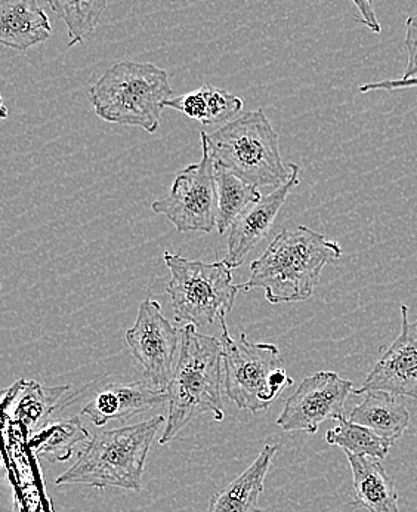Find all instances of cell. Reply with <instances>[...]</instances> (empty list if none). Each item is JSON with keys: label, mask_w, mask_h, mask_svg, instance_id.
<instances>
[{"label": "cell", "mask_w": 417, "mask_h": 512, "mask_svg": "<svg viewBox=\"0 0 417 512\" xmlns=\"http://www.w3.org/2000/svg\"><path fill=\"white\" fill-rule=\"evenodd\" d=\"M14 512H21L20 505H15V511Z\"/></svg>", "instance_id": "obj_27"}, {"label": "cell", "mask_w": 417, "mask_h": 512, "mask_svg": "<svg viewBox=\"0 0 417 512\" xmlns=\"http://www.w3.org/2000/svg\"><path fill=\"white\" fill-rule=\"evenodd\" d=\"M79 394L80 391L71 385L45 387L36 381L20 379L3 393V412L6 418L9 416L12 421L23 425L33 437L49 424L55 413L66 409Z\"/></svg>", "instance_id": "obj_13"}, {"label": "cell", "mask_w": 417, "mask_h": 512, "mask_svg": "<svg viewBox=\"0 0 417 512\" xmlns=\"http://www.w3.org/2000/svg\"><path fill=\"white\" fill-rule=\"evenodd\" d=\"M358 11V20L363 26H366L370 32L375 35H381L382 26L379 23L378 15L373 8V0H351Z\"/></svg>", "instance_id": "obj_25"}, {"label": "cell", "mask_w": 417, "mask_h": 512, "mask_svg": "<svg viewBox=\"0 0 417 512\" xmlns=\"http://www.w3.org/2000/svg\"><path fill=\"white\" fill-rule=\"evenodd\" d=\"M126 342L144 367V378L168 391L174 378L181 332L163 316L159 302L147 298L139 304L137 322L126 332Z\"/></svg>", "instance_id": "obj_10"}, {"label": "cell", "mask_w": 417, "mask_h": 512, "mask_svg": "<svg viewBox=\"0 0 417 512\" xmlns=\"http://www.w3.org/2000/svg\"><path fill=\"white\" fill-rule=\"evenodd\" d=\"M52 35L51 21L37 0H0V43L26 52Z\"/></svg>", "instance_id": "obj_15"}, {"label": "cell", "mask_w": 417, "mask_h": 512, "mask_svg": "<svg viewBox=\"0 0 417 512\" xmlns=\"http://www.w3.org/2000/svg\"><path fill=\"white\" fill-rule=\"evenodd\" d=\"M276 453V444H265L250 467L210 498L206 512H259L258 501Z\"/></svg>", "instance_id": "obj_16"}, {"label": "cell", "mask_w": 417, "mask_h": 512, "mask_svg": "<svg viewBox=\"0 0 417 512\" xmlns=\"http://www.w3.org/2000/svg\"><path fill=\"white\" fill-rule=\"evenodd\" d=\"M352 471L355 507L369 512H400L394 480L379 459L345 453Z\"/></svg>", "instance_id": "obj_17"}, {"label": "cell", "mask_w": 417, "mask_h": 512, "mask_svg": "<svg viewBox=\"0 0 417 512\" xmlns=\"http://www.w3.org/2000/svg\"><path fill=\"white\" fill-rule=\"evenodd\" d=\"M216 188H218V218L216 228L219 234H225L233 227L237 218L252 203L261 199V193L255 185L247 184L242 178L215 163Z\"/></svg>", "instance_id": "obj_20"}, {"label": "cell", "mask_w": 417, "mask_h": 512, "mask_svg": "<svg viewBox=\"0 0 417 512\" xmlns=\"http://www.w3.org/2000/svg\"><path fill=\"white\" fill-rule=\"evenodd\" d=\"M417 88V77L412 79H388L382 80V82L366 83V85L360 86L358 91L361 94H367L372 91H403V89Z\"/></svg>", "instance_id": "obj_26"}, {"label": "cell", "mask_w": 417, "mask_h": 512, "mask_svg": "<svg viewBox=\"0 0 417 512\" xmlns=\"http://www.w3.org/2000/svg\"><path fill=\"white\" fill-rule=\"evenodd\" d=\"M222 369L221 339L200 333L196 326H184L174 378L168 388L169 412L160 444L171 443L182 428L205 413H212L216 422L224 421Z\"/></svg>", "instance_id": "obj_2"}, {"label": "cell", "mask_w": 417, "mask_h": 512, "mask_svg": "<svg viewBox=\"0 0 417 512\" xmlns=\"http://www.w3.org/2000/svg\"><path fill=\"white\" fill-rule=\"evenodd\" d=\"M172 94L165 69L151 63L120 61L95 82L89 97L95 114L105 122L137 126L154 134Z\"/></svg>", "instance_id": "obj_4"}, {"label": "cell", "mask_w": 417, "mask_h": 512, "mask_svg": "<svg viewBox=\"0 0 417 512\" xmlns=\"http://www.w3.org/2000/svg\"><path fill=\"white\" fill-rule=\"evenodd\" d=\"M92 437L83 427L79 416L49 422L30 439V447L37 458L51 464L67 462L73 456L74 447L79 443H88Z\"/></svg>", "instance_id": "obj_19"}, {"label": "cell", "mask_w": 417, "mask_h": 512, "mask_svg": "<svg viewBox=\"0 0 417 512\" xmlns=\"http://www.w3.org/2000/svg\"><path fill=\"white\" fill-rule=\"evenodd\" d=\"M289 168V180L274 188L267 196H262L258 202L252 203L230 228L224 261L233 270L240 267L246 256L268 236L290 191L298 187L299 166L289 163Z\"/></svg>", "instance_id": "obj_12"}, {"label": "cell", "mask_w": 417, "mask_h": 512, "mask_svg": "<svg viewBox=\"0 0 417 512\" xmlns=\"http://www.w3.org/2000/svg\"><path fill=\"white\" fill-rule=\"evenodd\" d=\"M165 262L171 270L166 293L172 301L175 320L197 330H215L227 326L240 286L234 285L233 268L225 261H190L166 252Z\"/></svg>", "instance_id": "obj_6"}, {"label": "cell", "mask_w": 417, "mask_h": 512, "mask_svg": "<svg viewBox=\"0 0 417 512\" xmlns=\"http://www.w3.org/2000/svg\"><path fill=\"white\" fill-rule=\"evenodd\" d=\"M338 422V427L327 431L326 441L330 446L341 447L345 453L382 461L394 446L391 441L383 439L369 427L355 424L351 419L342 418Z\"/></svg>", "instance_id": "obj_22"}, {"label": "cell", "mask_w": 417, "mask_h": 512, "mask_svg": "<svg viewBox=\"0 0 417 512\" xmlns=\"http://www.w3.org/2000/svg\"><path fill=\"white\" fill-rule=\"evenodd\" d=\"M45 2L66 24L71 48L94 35L107 8L108 0H45Z\"/></svg>", "instance_id": "obj_21"}, {"label": "cell", "mask_w": 417, "mask_h": 512, "mask_svg": "<svg viewBox=\"0 0 417 512\" xmlns=\"http://www.w3.org/2000/svg\"><path fill=\"white\" fill-rule=\"evenodd\" d=\"M168 402V391L142 378L128 384L104 385L83 406L82 413L91 419L95 427H104L108 422L129 421Z\"/></svg>", "instance_id": "obj_14"}, {"label": "cell", "mask_w": 417, "mask_h": 512, "mask_svg": "<svg viewBox=\"0 0 417 512\" xmlns=\"http://www.w3.org/2000/svg\"><path fill=\"white\" fill-rule=\"evenodd\" d=\"M166 425L165 416L95 434L77 453L76 462L57 478L58 486L95 487L141 492L151 444Z\"/></svg>", "instance_id": "obj_3"}, {"label": "cell", "mask_w": 417, "mask_h": 512, "mask_svg": "<svg viewBox=\"0 0 417 512\" xmlns=\"http://www.w3.org/2000/svg\"><path fill=\"white\" fill-rule=\"evenodd\" d=\"M354 384L335 372L307 376L286 400L277 425L287 433L315 434L323 422L345 418V403Z\"/></svg>", "instance_id": "obj_9"}, {"label": "cell", "mask_w": 417, "mask_h": 512, "mask_svg": "<svg viewBox=\"0 0 417 512\" xmlns=\"http://www.w3.org/2000/svg\"><path fill=\"white\" fill-rule=\"evenodd\" d=\"M369 391L417 399V320L409 322L406 304L401 305L400 335L388 348H383L381 359L352 394L361 396Z\"/></svg>", "instance_id": "obj_11"}, {"label": "cell", "mask_w": 417, "mask_h": 512, "mask_svg": "<svg viewBox=\"0 0 417 512\" xmlns=\"http://www.w3.org/2000/svg\"><path fill=\"white\" fill-rule=\"evenodd\" d=\"M216 165L255 187H280L290 177L280 154V138L264 110L247 111L206 134Z\"/></svg>", "instance_id": "obj_5"}, {"label": "cell", "mask_w": 417, "mask_h": 512, "mask_svg": "<svg viewBox=\"0 0 417 512\" xmlns=\"http://www.w3.org/2000/svg\"><path fill=\"white\" fill-rule=\"evenodd\" d=\"M219 339L224 351L225 396L240 410L258 413L267 409L295 384L287 375L277 345L252 342L246 333L234 339L227 326Z\"/></svg>", "instance_id": "obj_7"}, {"label": "cell", "mask_w": 417, "mask_h": 512, "mask_svg": "<svg viewBox=\"0 0 417 512\" xmlns=\"http://www.w3.org/2000/svg\"><path fill=\"white\" fill-rule=\"evenodd\" d=\"M404 46L407 51V66L401 79H412L417 77V14L407 18Z\"/></svg>", "instance_id": "obj_24"}, {"label": "cell", "mask_w": 417, "mask_h": 512, "mask_svg": "<svg viewBox=\"0 0 417 512\" xmlns=\"http://www.w3.org/2000/svg\"><path fill=\"white\" fill-rule=\"evenodd\" d=\"M200 143V162L179 171L168 197L156 200L151 205V209L168 218L179 233H210L216 227L218 188L215 160L210 154L206 132H200Z\"/></svg>", "instance_id": "obj_8"}, {"label": "cell", "mask_w": 417, "mask_h": 512, "mask_svg": "<svg viewBox=\"0 0 417 512\" xmlns=\"http://www.w3.org/2000/svg\"><path fill=\"white\" fill-rule=\"evenodd\" d=\"M203 97L206 101V119L203 125H225L243 110V100L231 92L215 86L203 85Z\"/></svg>", "instance_id": "obj_23"}, {"label": "cell", "mask_w": 417, "mask_h": 512, "mask_svg": "<svg viewBox=\"0 0 417 512\" xmlns=\"http://www.w3.org/2000/svg\"><path fill=\"white\" fill-rule=\"evenodd\" d=\"M341 256V245L318 231L305 225L287 228L252 262L249 280L240 288L244 292L262 289L265 299L274 305L307 301L320 283L324 267Z\"/></svg>", "instance_id": "obj_1"}, {"label": "cell", "mask_w": 417, "mask_h": 512, "mask_svg": "<svg viewBox=\"0 0 417 512\" xmlns=\"http://www.w3.org/2000/svg\"><path fill=\"white\" fill-rule=\"evenodd\" d=\"M349 419L395 444L409 427L410 412L398 397L385 391H369L363 402L351 410Z\"/></svg>", "instance_id": "obj_18"}]
</instances>
